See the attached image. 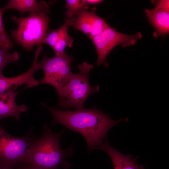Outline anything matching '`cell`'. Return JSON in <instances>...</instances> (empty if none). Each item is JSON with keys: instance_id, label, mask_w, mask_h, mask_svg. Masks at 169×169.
<instances>
[{"instance_id": "obj_6", "label": "cell", "mask_w": 169, "mask_h": 169, "mask_svg": "<svg viewBox=\"0 0 169 169\" xmlns=\"http://www.w3.org/2000/svg\"><path fill=\"white\" fill-rule=\"evenodd\" d=\"M36 138L31 132L21 137L13 136L0 124V167L13 169L22 163L27 149Z\"/></svg>"}, {"instance_id": "obj_8", "label": "cell", "mask_w": 169, "mask_h": 169, "mask_svg": "<svg viewBox=\"0 0 169 169\" xmlns=\"http://www.w3.org/2000/svg\"><path fill=\"white\" fill-rule=\"evenodd\" d=\"M43 49L42 45L37 47L34 59L30 68L26 72L14 77L8 78L3 75L0 76V93L14 91L20 86L27 85L26 88L35 86L39 84L38 81L34 77L35 72L38 70V59Z\"/></svg>"}, {"instance_id": "obj_12", "label": "cell", "mask_w": 169, "mask_h": 169, "mask_svg": "<svg viewBox=\"0 0 169 169\" xmlns=\"http://www.w3.org/2000/svg\"><path fill=\"white\" fill-rule=\"evenodd\" d=\"M144 12L151 24L156 30L153 33L156 38L165 36L169 32V10L155 7L150 9L147 8Z\"/></svg>"}, {"instance_id": "obj_18", "label": "cell", "mask_w": 169, "mask_h": 169, "mask_svg": "<svg viewBox=\"0 0 169 169\" xmlns=\"http://www.w3.org/2000/svg\"><path fill=\"white\" fill-rule=\"evenodd\" d=\"M65 26L64 23L59 28L50 30L43 40V43L47 44L52 48L57 42Z\"/></svg>"}, {"instance_id": "obj_16", "label": "cell", "mask_w": 169, "mask_h": 169, "mask_svg": "<svg viewBox=\"0 0 169 169\" xmlns=\"http://www.w3.org/2000/svg\"><path fill=\"white\" fill-rule=\"evenodd\" d=\"M19 58V54L16 51L10 54L8 50L0 49V76L3 75V70L8 64L17 61Z\"/></svg>"}, {"instance_id": "obj_10", "label": "cell", "mask_w": 169, "mask_h": 169, "mask_svg": "<svg viewBox=\"0 0 169 169\" xmlns=\"http://www.w3.org/2000/svg\"><path fill=\"white\" fill-rule=\"evenodd\" d=\"M106 153L112 161L114 169H145L142 165L136 162V157L133 158L131 155H126L121 153L111 146L105 140L104 143L95 147Z\"/></svg>"}, {"instance_id": "obj_4", "label": "cell", "mask_w": 169, "mask_h": 169, "mask_svg": "<svg viewBox=\"0 0 169 169\" xmlns=\"http://www.w3.org/2000/svg\"><path fill=\"white\" fill-rule=\"evenodd\" d=\"M48 13H30L26 17H11L18 26L11 32V37L23 49L32 51L34 46L42 45L44 38L50 30V21Z\"/></svg>"}, {"instance_id": "obj_11", "label": "cell", "mask_w": 169, "mask_h": 169, "mask_svg": "<svg viewBox=\"0 0 169 169\" xmlns=\"http://www.w3.org/2000/svg\"><path fill=\"white\" fill-rule=\"evenodd\" d=\"M18 93L12 91L0 93V121L8 117H13L19 121L20 114L27 110L25 105H19L16 103V98Z\"/></svg>"}, {"instance_id": "obj_5", "label": "cell", "mask_w": 169, "mask_h": 169, "mask_svg": "<svg viewBox=\"0 0 169 169\" xmlns=\"http://www.w3.org/2000/svg\"><path fill=\"white\" fill-rule=\"evenodd\" d=\"M74 59L72 55L65 53L52 58L44 55L41 60L37 63L38 70L42 69L44 72V77L38 81L39 84L53 86L59 96L73 74L71 65Z\"/></svg>"}, {"instance_id": "obj_20", "label": "cell", "mask_w": 169, "mask_h": 169, "mask_svg": "<svg viewBox=\"0 0 169 169\" xmlns=\"http://www.w3.org/2000/svg\"><path fill=\"white\" fill-rule=\"evenodd\" d=\"M86 3L88 5H95L99 4L104 1L101 0H84Z\"/></svg>"}, {"instance_id": "obj_17", "label": "cell", "mask_w": 169, "mask_h": 169, "mask_svg": "<svg viewBox=\"0 0 169 169\" xmlns=\"http://www.w3.org/2000/svg\"><path fill=\"white\" fill-rule=\"evenodd\" d=\"M2 14L0 8V49L8 50L12 48L13 44L5 30L3 23Z\"/></svg>"}, {"instance_id": "obj_2", "label": "cell", "mask_w": 169, "mask_h": 169, "mask_svg": "<svg viewBox=\"0 0 169 169\" xmlns=\"http://www.w3.org/2000/svg\"><path fill=\"white\" fill-rule=\"evenodd\" d=\"M65 129L54 133L47 125H44L41 137L36 138L27 149L22 163L43 169H69L72 165L67 158L73 153V145L63 149L60 144Z\"/></svg>"}, {"instance_id": "obj_19", "label": "cell", "mask_w": 169, "mask_h": 169, "mask_svg": "<svg viewBox=\"0 0 169 169\" xmlns=\"http://www.w3.org/2000/svg\"><path fill=\"white\" fill-rule=\"evenodd\" d=\"M17 169H43L32 165L20 163L15 167Z\"/></svg>"}, {"instance_id": "obj_1", "label": "cell", "mask_w": 169, "mask_h": 169, "mask_svg": "<svg viewBox=\"0 0 169 169\" xmlns=\"http://www.w3.org/2000/svg\"><path fill=\"white\" fill-rule=\"evenodd\" d=\"M41 105L49 111L54 118L51 125L60 124L65 128L80 133L85 139L90 152L102 144L111 128L120 122L128 120H113L108 115L95 106L90 109L71 111L56 109L43 103Z\"/></svg>"}, {"instance_id": "obj_15", "label": "cell", "mask_w": 169, "mask_h": 169, "mask_svg": "<svg viewBox=\"0 0 169 169\" xmlns=\"http://www.w3.org/2000/svg\"><path fill=\"white\" fill-rule=\"evenodd\" d=\"M66 2L65 7L67 10L65 15L68 18H76L81 11L89 9L88 5L84 0H66Z\"/></svg>"}, {"instance_id": "obj_9", "label": "cell", "mask_w": 169, "mask_h": 169, "mask_svg": "<svg viewBox=\"0 0 169 169\" xmlns=\"http://www.w3.org/2000/svg\"><path fill=\"white\" fill-rule=\"evenodd\" d=\"M96 8H93L90 12L82 10L73 25L74 28L83 32L90 38L101 33L109 26L103 18L96 14Z\"/></svg>"}, {"instance_id": "obj_13", "label": "cell", "mask_w": 169, "mask_h": 169, "mask_svg": "<svg viewBox=\"0 0 169 169\" xmlns=\"http://www.w3.org/2000/svg\"><path fill=\"white\" fill-rule=\"evenodd\" d=\"M9 9L16 10L21 14L27 12L49 13L50 12L49 6L46 2L41 1L38 2L35 0H10L1 10L3 13Z\"/></svg>"}, {"instance_id": "obj_3", "label": "cell", "mask_w": 169, "mask_h": 169, "mask_svg": "<svg viewBox=\"0 0 169 169\" xmlns=\"http://www.w3.org/2000/svg\"><path fill=\"white\" fill-rule=\"evenodd\" d=\"M78 73L73 74L69 82L62 89L59 95L58 104L54 108L65 110L70 108L76 110L84 109V104L87 98L99 89L98 85L92 86L89 81L90 73L94 65L84 62L77 67Z\"/></svg>"}, {"instance_id": "obj_21", "label": "cell", "mask_w": 169, "mask_h": 169, "mask_svg": "<svg viewBox=\"0 0 169 169\" xmlns=\"http://www.w3.org/2000/svg\"><path fill=\"white\" fill-rule=\"evenodd\" d=\"M0 169H6L3 168H2L0 167Z\"/></svg>"}, {"instance_id": "obj_7", "label": "cell", "mask_w": 169, "mask_h": 169, "mask_svg": "<svg viewBox=\"0 0 169 169\" xmlns=\"http://www.w3.org/2000/svg\"><path fill=\"white\" fill-rule=\"evenodd\" d=\"M142 37L140 32L129 35L119 32L109 26L101 33L90 38L97 51L96 64L98 66L103 64L107 67L109 64L106 57L114 47L120 44L124 48L134 45Z\"/></svg>"}, {"instance_id": "obj_14", "label": "cell", "mask_w": 169, "mask_h": 169, "mask_svg": "<svg viewBox=\"0 0 169 169\" xmlns=\"http://www.w3.org/2000/svg\"><path fill=\"white\" fill-rule=\"evenodd\" d=\"M76 19V18L73 17L65 19V27L57 42L52 48L55 55L64 54L66 47L70 48L72 47L74 42L73 38L69 36L68 31L70 26H73Z\"/></svg>"}]
</instances>
